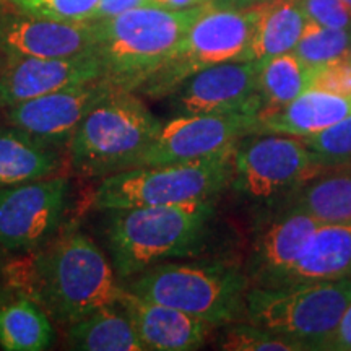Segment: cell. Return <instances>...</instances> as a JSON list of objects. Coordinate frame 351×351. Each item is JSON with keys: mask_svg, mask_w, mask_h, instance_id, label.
I'll return each mask as SVG.
<instances>
[{"mask_svg": "<svg viewBox=\"0 0 351 351\" xmlns=\"http://www.w3.org/2000/svg\"><path fill=\"white\" fill-rule=\"evenodd\" d=\"M90 236L69 231L3 267V282L28 296L59 326H70L119 301L122 285Z\"/></svg>", "mask_w": 351, "mask_h": 351, "instance_id": "cell-1", "label": "cell"}, {"mask_svg": "<svg viewBox=\"0 0 351 351\" xmlns=\"http://www.w3.org/2000/svg\"><path fill=\"white\" fill-rule=\"evenodd\" d=\"M106 212L104 236L119 280H129L156 263L200 256L217 215L215 199Z\"/></svg>", "mask_w": 351, "mask_h": 351, "instance_id": "cell-2", "label": "cell"}, {"mask_svg": "<svg viewBox=\"0 0 351 351\" xmlns=\"http://www.w3.org/2000/svg\"><path fill=\"white\" fill-rule=\"evenodd\" d=\"M205 5L186 10L142 5L93 21L95 54L103 64V80L116 91L137 93L169 59Z\"/></svg>", "mask_w": 351, "mask_h": 351, "instance_id": "cell-3", "label": "cell"}, {"mask_svg": "<svg viewBox=\"0 0 351 351\" xmlns=\"http://www.w3.org/2000/svg\"><path fill=\"white\" fill-rule=\"evenodd\" d=\"M125 282L127 291L176 307L215 328L247 320L251 282L238 263L225 258L161 262Z\"/></svg>", "mask_w": 351, "mask_h": 351, "instance_id": "cell-4", "label": "cell"}, {"mask_svg": "<svg viewBox=\"0 0 351 351\" xmlns=\"http://www.w3.org/2000/svg\"><path fill=\"white\" fill-rule=\"evenodd\" d=\"M161 125L140 95L112 91L86 114L67 143L70 166L88 178L134 168Z\"/></svg>", "mask_w": 351, "mask_h": 351, "instance_id": "cell-5", "label": "cell"}, {"mask_svg": "<svg viewBox=\"0 0 351 351\" xmlns=\"http://www.w3.org/2000/svg\"><path fill=\"white\" fill-rule=\"evenodd\" d=\"M234 150L232 147L186 163L137 166L106 176L96 187L93 204L106 212L215 199L232 181Z\"/></svg>", "mask_w": 351, "mask_h": 351, "instance_id": "cell-6", "label": "cell"}, {"mask_svg": "<svg viewBox=\"0 0 351 351\" xmlns=\"http://www.w3.org/2000/svg\"><path fill=\"white\" fill-rule=\"evenodd\" d=\"M256 20V5L232 7L217 0L207 3L169 59L138 88L137 95L165 99L200 70L256 60L252 52Z\"/></svg>", "mask_w": 351, "mask_h": 351, "instance_id": "cell-7", "label": "cell"}, {"mask_svg": "<svg viewBox=\"0 0 351 351\" xmlns=\"http://www.w3.org/2000/svg\"><path fill=\"white\" fill-rule=\"evenodd\" d=\"M245 302L247 322L301 341L309 351H317L350 306L351 275L291 287H251Z\"/></svg>", "mask_w": 351, "mask_h": 351, "instance_id": "cell-8", "label": "cell"}, {"mask_svg": "<svg viewBox=\"0 0 351 351\" xmlns=\"http://www.w3.org/2000/svg\"><path fill=\"white\" fill-rule=\"evenodd\" d=\"M322 169L300 137L249 134L236 145L231 184L247 199L282 200Z\"/></svg>", "mask_w": 351, "mask_h": 351, "instance_id": "cell-9", "label": "cell"}, {"mask_svg": "<svg viewBox=\"0 0 351 351\" xmlns=\"http://www.w3.org/2000/svg\"><path fill=\"white\" fill-rule=\"evenodd\" d=\"M69 197L64 176L0 187V247L25 254L46 244L62 223Z\"/></svg>", "mask_w": 351, "mask_h": 351, "instance_id": "cell-10", "label": "cell"}, {"mask_svg": "<svg viewBox=\"0 0 351 351\" xmlns=\"http://www.w3.org/2000/svg\"><path fill=\"white\" fill-rule=\"evenodd\" d=\"M256 117L251 112L174 116L161 125L134 168L186 163L228 150L245 135L254 134Z\"/></svg>", "mask_w": 351, "mask_h": 351, "instance_id": "cell-11", "label": "cell"}, {"mask_svg": "<svg viewBox=\"0 0 351 351\" xmlns=\"http://www.w3.org/2000/svg\"><path fill=\"white\" fill-rule=\"evenodd\" d=\"M261 60L225 62L204 69L184 80L169 96L174 116L194 114H258L262 99L258 93Z\"/></svg>", "mask_w": 351, "mask_h": 351, "instance_id": "cell-12", "label": "cell"}, {"mask_svg": "<svg viewBox=\"0 0 351 351\" xmlns=\"http://www.w3.org/2000/svg\"><path fill=\"white\" fill-rule=\"evenodd\" d=\"M112 91L116 90L101 78L21 101L3 109L10 125L51 147H67L86 114Z\"/></svg>", "mask_w": 351, "mask_h": 351, "instance_id": "cell-13", "label": "cell"}, {"mask_svg": "<svg viewBox=\"0 0 351 351\" xmlns=\"http://www.w3.org/2000/svg\"><path fill=\"white\" fill-rule=\"evenodd\" d=\"M93 21H60L26 13L0 15V52L5 56L67 59L95 52Z\"/></svg>", "mask_w": 351, "mask_h": 351, "instance_id": "cell-14", "label": "cell"}, {"mask_svg": "<svg viewBox=\"0 0 351 351\" xmlns=\"http://www.w3.org/2000/svg\"><path fill=\"white\" fill-rule=\"evenodd\" d=\"M103 64L95 52L67 59H38L3 54L0 70V106L54 93L64 88L101 80Z\"/></svg>", "mask_w": 351, "mask_h": 351, "instance_id": "cell-15", "label": "cell"}, {"mask_svg": "<svg viewBox=\"0 0 351 351\" xmlns=\"http://www.w3.org/2000/svg\"><path fill=\"white\" fill-rule=\"evenodd\" d=\"M322 223L296 210H282L254 239L245 274L251 287L274 288L295 267Z\"/></svg>", "mask_w": 351, "mask_h": 351, "instance_id": "cell-16", "label": "cell"}, {"mask_svg": "<svg viewBox=\"0 0 351 351\" xmlns=\"http://www.w3.org/2000/svg\"><path fill=\"white\" fill-rule=\"evenodd\" d=\"M145 350L194 351L215 330L212 324L176 307L140 298L122 287L119 301Z\"/></svg>", "mask_w": 351, "mask_h": 351, "instance_id": "cell-17", "label": "cell"}, {"mask_svg": "<svg viewBox=\"0 0 351 351\" xmlns=\"http://www.w3.org/2000/svg\"><path fill=\"white\" fill-rule=\"evenodd\" d=\"M350 114L351 98L348 96L313 86L282 108L258 112L254 134L307 137L337 124Z\"/></svg>", "mask_w": 351, "mask_h": 351, "instance_id": "cell-18", "label": "cell"}, {"mask_svg": "<svg viewBox=\"0 0 351 351\" xmlns=\"http://www.w3.org/2000/svg\"><path fill=\"white\" fill-rule=\"evenodd\" d=\"M348 275H351V221L322 223L300 261L276 287L332 282Z\"/></svg>", "mask_w": 351, "mask_h": 351, "instance_id": "cell-19", "label": "cell"}, {"mask_svg": "<svg viewBox=\"0 0 351 351\" xmlns=\"http://www.w3.org/2000/svg\"><path fill=\"white\" fill-rule=\"evenodd\" d=\"M60 166L56 147L13 125L0 127V187L51 178Z\"/></svg>", "mask_w": 351, "mask_h": 351, "instance_id": "cell-20", "label": "cell"}, {"mask_svg": "<svg viewBox=\"0 0 351 351\" xmlns=\"http://www.w3.org/2000/svg\"><path fill=\"white\" fill-rule=\"evenodd\" d=\"M282 210H296L320 223L351 221V165L322 169L282 199Z\"/></svg>", "mask_w": 351, "mask_h": 351, "instance_id": "cell-21", "label": "cell"}, {"mask_svg": "<svg viewBox=\"0 0 351 351\" xmlns=\"http://www.w3.org/2000/svg\"><path fill=\"white\" fill-rule=\"evenodd\" d=\"M67 340L73 350L82 351H145L119 302L99 307L70 324Z\"/></svg>", "mask_w": 351, "mask_h": 351, "instance_id": "cell-22", "label": "cell"}, {"mask_svg": "<svg viewBox=\"0 0 351 351\" xmlns=\"http://www.w3.org/2000/svg\"><path fill=\"white\" fill-rule=\"evenodd\" d=\"M256 10L254 59L265 60L295 49L307 23L300 0H267Z\"/></svg>", "mask_w": 351, "mask_h": 351, "instance_id": "cell-23", "label": "cell"}, {"mask_svg": "<svg viewBox=\"0 0 351 351\" xmlns=\"http://www.w3.org/2000/svg\"><path fill=\"white\" fill-rule=\"evenodd\" d=\"M56 333L51 317L28 296L15 295L0 306V346L7 351L51 348Z\"/></svg>", "mask_w": 351, "mask_h": 351, "instance_id": "cell-24", "label": "cell"}, {"mask_svg": "<svg viewBox=\"0 0 351 351\" xmlns=\"http://www.w3.org/2000/svg\"><path fill=\"white\" fill-rule=\"evenodd\" d=\"M317 70L306 65L295 52L261 60L258 93L262 99V109L258 112L282 108L306 90L313 88Z\"/></svg>", "mask_w": 351, "mask_h": 351, "instance_id": "cell-25", "label": "cell"}, {"mask_svg": "<svg viewBox=\"0 0 351 351\" xmlns=\"http://www.w3.org/2000/svg\"><path fill=\"white\" fill-rule=\"evenodd\" d=\"M291 52L313 69L340 59H351V29L327 28L307 20L304 32Z\"/></svg>", "mask_w": 351, "mask_h": 351, "instance_id": "cell-26", "label": "cell"}, {"mask_svg": "<svg viewBox=\"0 0 351 351\" xmlns=\"http://www.w3.org/2000/svg\"><path fill=\"white\" fill-rule=\"evenodd\" d=\"M217 348L225 351H309L301 341L247 320L219 327Z\"/></svg>", "mask_w": 351, "mask_h": 351, "instance_id": "cell-27", "label": "cell"}, {"mask_svg": "<svg viewBox=\"0 0 351 351\" xmlns=\"http://www.w3.org/2000/svg\"><path fill=\"white\" fill-rule=\"evenodd\" d=\"M300 138L322 168L351 165V114L317 134Z\"/></svg>", "mask_w": 351, "mask_h": 351, "instance_id": "cell-28", "label": "cell"}, {"mask_svg": "<svg viewBox=\"0 0 351 351\" xmlns=\"http://www.w3.org/2000/svg\"><path fill=\"white\" fill-rule=\"evenodd\" d=\"M20 13L60 21H91L99 0H10Z\"/></svg>", "mask_w": 351, "mask_h": 351, "instance_id": "cell-29", "label": "cell"}, {"mask_svg": "<svg viewBox=\"0 0 351 351\" xmlns=\"http://www.w3.org/2000/svg\"><path fill=\"white\" fill-rule=\"evenodd\" d=\"M307 20L320 26L351 29V8L343 0H300Z\"/></svg>", "mask_w": 351, "mask_h": 351, "instance_id": "cell-30", "label": "cell"}, {"mask_svg": "<svg viewBox=\"0 0 351 351\" xmlns=\"http://www.w3.org/2000/svg\"><path fill=\"white\" fill-rule=\"evenodd\" d=\"M313 86L351 98V59H340L320 67Z\"/></svg>", "mask_w": 351, "mask_h": 351, "instance_id": "cell-31", "label": "cell"}, {"mask_svg": "<svg viewBox=\"0 0 351 351\" xmlns=\"http://www.w3.org/2000/svg\"><path fill=\"white\" fill-rule=\"evenodd\" d=\"M320 350L326 351H351V302L341 315L339 326L324 341Z\"/></svg>", "mask_w": 351, "mask_h": 351, "instance_id": "cell-32", "label": "cell"}, {"mask_svg": "<svg viewBox=\"0 0 351 351\" xmlns=\"http://www.w3.org/2000/svg\"><path fill=\"white\" fill-rule=\"evenodd\" d=\"M142 5H148V0H99V5L96 8L91 21L111 19V16H117L121 13Z\"/></svg>", "mask_w": 351, "mask_h": 351, "instance_id": "cell-33", "label": "cell"}, {"mask_svg": "<svg viewBox=\"0 0 351 351\" xmlns=\"http://www.w3.org/2000/svg\"><path fill=\"white\" fill-rule=\"evenodd\" d=\"M213 0H148V5L166 8V10H186V8L205 5Z\"/></svg>", "mask_w": 351, "mask_h": 351, "instance_id": "cell-34", "label": "cell"}, {"mask_svg": "<svg viewBox=\"0 0 351 351\" xmlns=\"http://www.w3.org/2000/svg\"><path fill=\"white\" fill-rule=\"evenodd\" d=\"M217 2L226 3V5H232V7H252V5H258V3L267 2V0H217Z\"/></svg>", "mask_w": 351, "mask_h": 351, "instance_id": "cell-35", "label": "cell"}, {"mask_svg": "<svg viewBox=\"0 0 351 351\" xmlns=\"http://www.w3.org/2000/svg\"><path fill=\"white\" fill-rule=\"evenodd\" d=\"M0 278H3V267L0 265Z\"/></svg>", "mask_w": 351, "mask_h": 351, "instance_id": "cell-36", "label": "cell"}, {"mask_svg": "<svg viewBox=\"0 0 351 351\" xmlns=\"http://www.w3.org/2000/svg\"><path fill=\"white\" fill-rule=\"evenodd\" d=\"M343 2L346 3V5H348V7L351 8V0H343Z\"/></svg>", "mask_w": 351, "mask_h": 351, "instance_id": "cell-37", "label": "cell"}, {"mask_svg": "<svg viewBox=\"0 0 351 351\" xmlns=\"http://www.w3.org/2000/svg\"><path fill=\"white\" fill-rule=\"evenodd\" d=\"M2 65H3V59H0V70H2Z\"/></svg>", "mask_w": 351, "mask_h": 351, "instance_id": "cell-38", "label": "cell"}]
</instances>
